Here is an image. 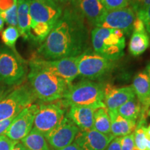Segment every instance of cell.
<instances>
[{"instance_id": "32", "label": "cell", "mask_w": 150, "mask_h": 150, "mask_svg": "<svg viewBox=\"0 0 150 150\" xmlns=\"http://www.w3.org/2000/svg\"><path fill=\"white\" fill-rule=\"evenodd\" d=\"M146 29L143 22L136 16L133 24V32H145Z\"/></svg>"}, {"instance_id": "40", "label": "cell", "mask_w": 150, "mask_h": 150, "mask_svg": "<svg viewBox=\"0 0 150 150\" xmlns=\"http://www.w3.org/2000/svg\"><path fill=\"white\" fill-rule=\"evenodd\" d=\"M149 5H150V0H142L141 8H145V7H147ZM141 8H140V9H141Z\"/></svg>"}, {"instance_id": "24", "label": "cell", "mask_w": 150, "mask_h": 150, "mask_svg": "<svg viewBox=\"0 0 150 150\" xmlns=\"http://www.w3.org/2000/svg\"><path fill=\"white\" fill-rule=\"evenodd\" d=\"M117 113L122 117L136 121L142 112L141 104L136 97L130 99L117 109Z\"/></svg>"}, {"instance_id": "26", "label": "cell", "mask_w": 150, "mask_h": 150, "mask_svg": "<svg viewBox=\"0 0 150 150\" xmlns=\"http://www.w3.org/2000/svg\"><path fill=\"white\" fill-rule=\"evenodd\" d=\"M20 35L18 27L8 26L1 31V40L4 43V45L11 49L13 51L18 52L16 48V45Z\"/></svg>"}, {"instance_id": "44", "label": "cell", "mask_w": 150, "mask_h": 150, "mask_svg": "<svg viewBox=\"0 0 150 150\" xmlns=\"http://www.w3.org/2000/svg\"><path fill=\"white\" fill-rule=\"evenodd\" d=\"M146 134L150 138V125L147 127H146Z\"/></svg>"}, {"instance_id": "39", "label": "cell", "mask_w": 150, "mask_h": 150, "mask_svg": "<svg viewBox=\"0 0 150 150\" xmlns=\"http://www.w3.org/2000/svg\"><path fill=\"white\" fill-rule=\"evenodd\" d=\"M56 3L59 4L62 6H66L68 4H70L72 0H54Z\"/></svg>"}, {"instance_id": "6", "label": "cell", "mask_w": 150, "mask_h": 150, "mask_svg": "<svg viewBox=\"0 0 150 150\" xmlns=\"http://www.w3.org/2000/svg\"><path fill=\"white\" fill-rule=\"evenodd\" d=\"M35 99L30 85L17 86L0 99V122L16 117L22 110L33 104Z\"/></svg>"}, {"instance_id": "16", "label": "cell", "mask_w": 150, "mask_h": 150, "mask_svg": "<svg viewBox=\"0 0 150 150\" xmlns=\"http://www.w3.org/2000/svg\"><path fill=\"white\" fill-rule=\"evenodd\" d=\"M70 4L94 28L107 11L101 0H72Z\"/></svg>"}, {"instance_id": "1", "label": "cell", "mask_w": 150, "mask_h": 150, "mask_svg": "<svg viewBox=\"0 0 150 150\" xmlns=\"http://www.w3.org/2000/svg\"><path fill=\"white\" fill-rule=\"evenodd\" d=\"M91 35L85 18L74 6L68 4L50 34L39 48L38 55L45 60L76 57L89 49Z\"/></svg>"}, {"instance_id": "17", "label": "cell", "mask_w": 150, "mask_h": 150, "mask_svg": "<svg viewBox=\"0 0 150 150\" xmlns=\"http://www.w3.org/2000/svg\"><path fill=\"white\" fill-rule=\"evenodd\" d=\"M95 110L91 106H72L66 115L80 131H88L93 129Z\"/></svg>"}, {"instance_id": "30", "label": "cell", "mask_w": 150, "mask_h": 150, "mask_svg": "<svg viewBox=\"0 0 150 150\" xmlns=\"http://www.w3.org/2000/svg\"><path fill=\"white\" fill-rule=\"evenodd\" d=\"M120 147L121 150H134L135 142L134 133L120 137Z\"/></svg>"}, {"instance_id": "9", "label": "cell", "mask_w": 150, "mask_h": 150, "mask_svg": "<svg viewBox=\"0 0 150 150\" xmlns=\"http://www.w3.org/2000/svg\"><path fill=\"white\" fill-rule=\"evenodd\" d=\"M136 15L130 6L114 11H107L95 27L118 29L129 35L133 31Z\"/></svg>"}, {"instance_id": "4", "label": "cell", "mask_w": 150, "mask_h": 150, "mask_svg": "<svg viewBox=\"0 0 150 150\" xmlns=\"http://www.w3.org/2000/svg\"><path fill=\"white\" fill-rule=\"evenodd\" d=\"M91 39L93 50L99 55L114 62L123 56L126 39L120 30L95 27Z\"/></svg>"}, {"instance_id": "29", "label": "cell", "mask_w": 150, "mask_h": 150, "mask_svg": "<svg viewBox=\"0 0 150 150\" xmlns=\"http://www.w3.org/2000/svg\"><path fill=\"white\" fill-rule=\"evenodd\" d=\"M136 15L143 22L147 34L150 35V5L145 8L140 9L136 13Z\"/></svg>"}, {"instance_id": "23", "label": "cell", "mask_w": 150, "mask_h": 150, "mask_svg": "<svg viewBox=\"0 0 150 150\" xmlns=\"http://www.w3.org/2000/svg\"><path fill=\"white\" fill-rule=\"evenodd\" d=\"M93 129L104 134H111L110 119L106 107L99 108L95 110L94 114Z\"/></svg>"}, {"instance_id": "15", "label": "cell", "mask_w": 150, "mask_h": 150, "mask_svg": "<svg viewBox=\"0 0 150 150\" xmlns=\"http://www.w3.org/2000/svg\"><path fill=\"white\" fill-rule=\"evenodd\" d=\"M136 97L132 86L116 88L105 84L104 103L108 110H115L130 99Z\"/></svg>"}, {"instance_id": "14", "label": "cell", "mask_w": 150, "mask_h": 150, "mask_svg": "<svg viewBox=\"0 0 150 150\" xmlns=\"http://www.w3.org/2000/svg\"><path fill=\"white\" fill-rule=\"evenodd\" d=\"M114 138L112 134H102L93 129L80 131L74 142L82 150H105Z\"/></svg>"}, {"instance_id": "28", "label": "cell", "mask_w": 150, "mask_h": 150, "mask_svg": "<svg viewBox=\"0 0 150 150\" xmlns=\"http://www.w3.org/2000/svg\"><path fill=\"white\" fill-rule=\"evenodd\" d=\"M106 11H114L129 6V0H101Z\"/></svg>"}, {"instance_id": "37", "label": "cell", "mask_w": 150, "mask_h": 150, "mask_svg": "<svg viewBox=\"0 0 150 150\" xmlns=\"http://www.w3.org/2000/svg\"><path fill=\"white\" fill-rule=\"evenodd\" d=\"M58 150H82L75 142H72V144L69 145L67 147L62 148L61 149Z\"/></svg>"}, {"instance_id": "19", "label": "cell", "mask_w": 150, "mask_h": 150, "mask_svg": "<svg viewBox=\"0 0 150 150\" xmlns=\"http://www.w3.org/2000/svg\"><path fill=\"white\" fill-rule=\"evenodd\" d=\"M18 3V29L24 40L31 38V18L29 13L30 0H17Z\"/></svg>"}, {"instance_id": "5", "label": "cell", "mask_w": 150, "mask_h": 150, "mask_svg": "<svg viewBox=\"0 0 150 150\" xmlns=\"http://www.w3.org/2000/svg\"><path fill=\"white\" fill-rule=\"evenodd\" d=\"M27 74L25 61L18 52L0 45V83L8 86L22 83Z\"/></svg>"}, {"instance_id": "21", "label": "cell", "mask_w": 150, "mask_h": 150, "mask_svg": "<svg viewBox=\"0 0 150 150\" xmlns=\"http://www.w3.org/2000/svg\"><path fill=\"white\" fill-rule=\"evenodd\" d=\"M149 35L145 32H133L129 44V51L134 56H138L149 47Z\"/></svg>"}, {"instance_id": "41", "label": "cell", "mask_w": 150, "mask_h": 150, "mask_svg": "<svg viewBox=\"0 0 150 150\" xmlns=\"http://www.w3.org/2000/svg\"><path fill=\"white\" fill-rule=\"evenodd\" d=\"M4 20L0 16V32L2 31V30L4 29Z\"/></svg>"}, {"instance_id": "43", "label": "cell", "mask_w": 150, "mask_h": 150, "mask_svg": "<svg viewBox=\"0 0 150 150\" xmlns=\"http://www.w3.org/2000/svg\"><path fill=\"white\" fill-rule=\"evenodd\" d=\"M145 72L147 73L148 76H149V77L150 79V62L149 63H148L147 67H146V69H145Z\"/></svg>"}, {"instance_id": "27", "label": "cell", "mask_w": 150, "mask_h": 150, "mask_svg": "<svg viewBox=\"0 0 150 150\" xmlns=\"http://www.w3.org/2000/svg\"><path fill=\"white\" fill-rule=\"evenodd\" d=\"M0 16L9 26L18 27V3L8 10L1 11Z\"/></svg>"}, {"instance_id": "45", "label": "cell", "mask_w": 150, "mask_h": 150, "mask_svg": "<svg viewBox=\"0 0 150 150\" xmlns=\"http://www.w3.org/2000/svg\"><path fill=\"white\" fill-rule=\"evenodd\" d=\"M148 106H150V98L148 99V101H147V102L146 103V104L145 105V106H144V107L145 108H147Z\"/></svg>"}, {"instance_id": "35", "label": "cell", "mask_w": 150, "mask_h": 150, "mask_svg": "<svg viewBox=\"0 0 150 150\" xmlns=\"http://www.w3.org/2000/svg\"><path fill=\"white\" fill-rule=\"evenodd\" d=\"M105 150H121L120 137H115Z\"/></svg>"}, {"instance_id": "3", "label": "cell", "mask_w": 150, "mask_h": 150, "mask_svg": "<svg viewBox=\"0 0 150 150\" xmlns=\"http://www.w3.org/2000/svg\"><path fill=\"white\" fill-rule=\"evenodd\" d=\"M104 86L101 82L84 79L71 84L62 101L68 107L72 106H91L95 109L106 107L104 103Z\"/></svg>"}, {"instance_id": "33", "label": "cell", "mask_w": 150, "mask_h": 150, "mask_svg": "<svg viewBox=\"0 0 150 150\" xmlns=\"http://www.w3.org/2000/svg\"><path fill=\"white\" fill-rule=\"evenodd\" d=\"M17 3V0H0V12L9 9Z\"/></svg>"}, {"instance_id": "8", "label": "cell", "mask_w": 150, "mask_h": 150, "mask_svg": "<svg viewBox=\"0 0 150 150\" xmlns=\"http://www.w3.org/2000/svg\"><path fill=\"white\" fill-rule=\"evenodd\" d=\"M67 108L62 99L39 105L33 128L46 137L64 119Z\"/></svg>"}, {"instance_id": "25", "label": "cell", "mask_w": 150, "mask_h": 150, "mask_svg": "<svg viewBox=\"0 0 150 150\" xmlns=\"http://www.w3.org/2000/svg\"><path fill=\"white\" fill-rule=\"evenodd\" d=\"M54 25L44 22H31V40L42 44L50 34Z\"/></svg>"}, {"instance_id": "31", "label": "cell", "mask_w": 150, "mask_h": 150, "mask_svg": "<svg viewBox=\"0 0 150 150\" xmlns=\"http://www.w3.org/2000/svg\"><path fill=\"white\" fill-rule=\"evenodd\" d=\"M18 142L4 134L0 136V150H13Z\"/></svg>"}, {"instance_id": "42", "label": "cell", "mask_w": 150, "mask_h": 150, "mask_svg": "<svg viewBox=\"0 0 150 150\" xmlns=\"http://www.w3.org/2000/svg\"><path fill=\"white\" fill-rule=\"evenodd\" d=\"M5 93H4V88L2 87L1 86H0V99H1L2 97L4 96L5 95Z\"/></svg>"}, {"instance_id": "22", "label": "cell", "mask_w": 150, "mask_h": 150, "mask_svg": "<svg viewBox=\"0 0 150 150\" xmlns=\"http://www.w3.org/2000/svg\"><path fill=\"white\" fill-rule=\"evenodd\" d=\"M21 142L29 150H50L45 136L33 128Z\"/></svg>"}, {"instance_id": "12", "label": "cell", "mask_w": 150, "mask_h": 150, "mask_svg": "<svg viewBox=\"0 0 150 150\" xmlns=\"http://www.w3.org/2000/svg\"><path fill=\"white\" fill-rule=\"evenodd\" d=\"M33 59L39 65L63 79L69 84H72L73 81L79 76L77 56L57 60H45L39 57Z\"/></svg>"}, {"instance_id": "11", "label": "cell", "mask_w": 150, "mask_h": 150, "mask_svg": "<svg viewBox=\"0 0 150 150\" xmlns=\"http://www.w3.org/2000/svg\"><path fill=\"white\" fill-rule=\"evenodd\" d=\"M39 105L31 104L22 110L11 122L5 135L11 140L20 142L32 130Z\"/></svg>"}, {"instance_id": "20", "label": "cell", "mask_w": 150, "mask_h": 150, "mask_svg": "<svg viewBox=\"0 0 150 150\" xmlns=\"http://www.w3.org/2000/svg\"><path fill=\"white\" fill-rule=\"evenodd\" d=\"M132 87L136 98L140 104L145 106L150 98V79L145 71L138 73L135 76Z\"/></svg>"}, {"instance_id": "7", "label": "cell", "mask_w": 150, "mask_h": 150, "mask_svg": "<svg viewBox=\"0 0 150 150\" xmlns=\"http://www.w3.org/2000/svg\"><path fill=\"white\" fill-rule=\"evenodd\" d=\"M114 66L115 62L99 55L90 48L77 56L79 76L83 79H102L111 72Z\"/></svg>"}, {"instance_id": "13", "label": "cell", "mask_w": 150, "mask_h": 150, "mask_svg": "<svg viewBox=\"0 0 150 150\" xmlns=\"http://www.w3.org/2000/svg\"><path fill=\"white\" fill-rule=\"evenodd\" d=\"M79 131V129L66 115L45 138L53 149H61L74 142Z\"/></svg>"}, {"instance_id": "46", "label": "cell", "mask_w": 150, "mask_h": 150, "mask_svg": "<svg viewBox=\"0 0 150 150\" xmlns=\"http://www.w3.org/2000/svg\"><path fill=\"white\" fill-rule=\"evenodd\" d=\"M134 150H138V149H137V148L136 147H135V149H134Z\"/></svg>"}, {"instance_id": "36", "label": "cell", "mask_w": 150, "mask_h": 150, "mask_svg": "<svg viewBox=\"0 0 150 150\" xmlns=\"http://www.w3.org/2000/svg\"><path fill=\"white\" fill-rule=\"evenodd\" d=\"M142 2V0H129V6L136 13L141 8Z\"/></svg>"}, {"instance_id": "38", "label": "cell", "mask_w": 150, "mask_h": 150, "mask_svg": "<svg viewBox=\"0 0 150 150\" xmlns=\"http://www.w3.org/2000/svg\"><path fill=\"white\" fill-rule=\"evenodd\" d=\"M13 150H29L21 142H18L15 146Z\"/></svg>"}, {"instance_id": "34", "label": "cell", "mask_w": 150, "mask_h": 150, "mask_svg": "<svg viewBox=\"0 0 150 150\" xmlns=\"http://www.w3.org/2000/svg\"><path fill=\"white\" fill-rule=\"evenodd\" d=\"M14 118L15 117H12L10 118V119L5 120L0 122V136L6 134V132L8 130L9 126L11 125Z\"/></svg>"}, {"instance_id": "2", "label": "cell", "mask_w": 150, "mask_h": 150, "mask_svg": "<svg viewBox=\"0 0 150 150\" xmlns=\"http://www.w3.org/2000/svg\"><path fill=\"white\" fill-rule=\"evenodd\" d=\"M29 65L30 70L27 77L36 99L45 103H50L63 98L71 84L41 66L34 59L29 61Z\"/></svg>"}, {"instance_id": "18", "label": "cell", "mask_w": 150, "mask_h": 150, "mask_svg": "<svg viewBox=\"0 0 150 150\" xmlns=\"http://www.w3.org/2000/svg\"><path fill=\"white\" fill-rule=\"evenodd\" d=\"M110 119V131L114 137H122L133 134L136 128V121L122 117L117 110H108Z\"/></svg>"}, {"instance_id": "10", "label": "cell", "mask_w": 150, "mask_h": 150, "mask_svg": "<svg viewBox=\"0 0 150 150\" xmlns=\"http://www.w3.org/2000/svg\"><path fill=\"white\" fill-rule=\"evenodd\" d=\"M63 12V6L54 0H30L29 13L31 22L55 25Z\"/></svg>"}]
</instances>
